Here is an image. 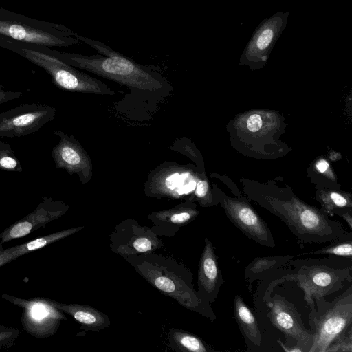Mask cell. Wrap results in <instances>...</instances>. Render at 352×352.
<instances>
[{
	"mask_svg": "<svg viewBox=\"0 0 352 352\" xmlns=\"http://www.w3.org/2000/svg\"><path fill=\"white\" fill-rule=\"evenodd\" d=\"M76 37L98 54L87 56L60 52L54 54L66 63L129 87L155 91L163 87L162 77L153 66L142 65L111 48L104 43L76 34Z\"/></svg>",
	"mask_w": 352,
	"mask_h": 352,
	"instance_id": "1",
	"label": "cell"
},
{
	"mask_svg": "<svg viewBox=\"0 0 352 352\" xmlns=\"http://www.w3.org/2000/svg\"><path fill=\"white\" fill-rule=\"evenodd\" d=\"M122 257L162 294L190 311L211 320L216 319L210 303L195 289L192 274L177 260L154 252Z\"/></svg>",
	"mask_w": 352,
	"mask_h": 352,
	"instance_id": "2",
	"label": "cell"
},
{
	"mask_svg": "<svg viewBox=\"0 0 352 352\" xmlns=\"http://www.w3.org/2000/svg\"><path fill=\"white\" fill-rule=\"evenodd\" d=\"M0 47L42 68L51 76L53 84L62 90L100 95L115 94V91L102 81L60 60L52 47L10 41H0Z\"/></svg>",
	"mask_w": 352,
	"mask_h": 352,
	"instance_id": "3",
	"label": "cell"
},
{
	"mask_svg": "<svg viewBox=\"0 0 352 352\" xmlns=\"http://www.w3.org/2000/svg\"><path fill=\"white\" fill-rule=\"evenodd\" d=\"M0 41L36 44L49 47L79 44L76 33L59 23L30 18L0 8Z\"/></svg>",
	"mask_w": 352,
	"mask_h": 352,
	"instance_id": "4",
	"label": "cell"
},
{
	"mask_svg": "<svg viewBox=\"0 0 352 352\" xmlns=\"http://www.w3.org/2000/svg\"><path fill=\"white\" fill-rule=\"evenodd\" d=\"M313 340L309 352H326L327 348L352 327V286L329 302L322 301L309 314Z\"/></svg>",
	"mask_w": 352,
	"mask_h": 352,
	"instance_id": "5",
	"label": "cell"
},
{
	"mask_svg": "<svg viewBox=\"0 0 352 352\" xmlns=\"http://www.w3.org/2000/svg\"><path fill=\"white\" fill-rule=\"evenodd\" d=\"M302 264V263H300ZM293 280L304 292V300L311 308L325 300V297L342 289L346 281L351 282V267L335 268L326 265L305 263L296 272L283 276L282 280Z\"/></svg>",
	"mask_w": 352,
	"mask_h": 352,
	"instance_id": "6",
	"label": "cell"
},
{
	"mask_svg": "<svg viewBox=\"0 0 352 352\" xmlns=\"http://www.w3.org/2000/svg\"><path fill=\"white\" fill-rule=\"evenodd\" d=\"M1 297L23 309V329L33 337L45 338L54 336L61 321L67 320L65 313L56 307L49 298L35 297L25 299L7 294H3Z\"/></svg>",
	"mask_w": 352,
	"mask_h": 352,
	"instance_id": "7",
	"label": "cell"
},
{
	"mask_svg": "<svg viewBox=\"0 0 352 352\" xmlns=\"http://www.w3.org/2000/svg\"><path fill=\"white\" fill-rule=\"evenodd\" d=\"M196 182L191 168L168 162L149 173L144 184V192L150 197L182 199L194 192Z\"/></svg>",
	"mask_w": 352,
	"mask_h": 352,
	"instance_id": "8",
	"label": "cell"
},
{
	"mask_svg": "<svg viewBox=\"0 0 352 352\" xmlns=\"http://www.w3.org/2000/svg\"><path fill=\"white\" fill-rule=\"evenodd\" d=\"M56 108L39 103L23 104L0 113V138L26 136L54 120Z\"/></svg>",
	"mask_w": 352,
	"mask_h": 352,
	"instance_id": "9",
	"label": "cell"
},
{
	"mask_svg": "<svg viewBox=\"0 0 352 352\" xmlns=\"http://www.w3.org/2000/svg\"><path fill=\"white\" fill-rule=\"evenodd\" d=\"M109 242L111 251L122 256L155 252L164 247L151 227L141 226L131 218L116 226L109 235Z\"/></svg>",
	"mask_w": 352,
	"mask_h": 352,
	"instance_id": "10",
	"label": "cell"
},
{
	"mask_svg": "<svg viewBox=\"0 0 352 352\" xmlns=\"http://www.w3.org/2000/svg\"><path fill=\"white\" fill-rule=\"evenodd\" d=\"M289 12H278L265 19L256 28L241 57L240 64H265L287 25Z\"/></svg>",
	"mask_w": 352,
	"mask_h": 352,
	"instance_id": "11",
	"label": "cell"
},
{
	"mask_svg": "<svg viewBox=\"0 0 352 352\" xmlns=\"http://www.w3.org/2000/svg\"><path fill=\"white\" fill-rule=\"evenodd\" d=\"M265 300L270 308L268 317L272 324L283 332L285 337L294 339L303 352H309L312 344L313 335L311 330L305 328L295 306L278 294L271 297L270 293V296H266Z\"/></svg>",
	"mask_w": 352,
	"mask_h": 352,
	"instance_id": "12",
	"label": "cell"
},
{
	"mask_svg": "<svg viewBox=\"0 0 352 352\" xmlns=\"http://www.w3.org/2000/svg\"><path fill=\"white\" fill-rule=\"evenodd\" d=\"M54 133L60 139L51 153L56 168L76 175L82 184L89 183L92 179L93 165L87 151L72 135L59 129Z\"/></svg>",
	"mask_w": 352,
	"mask_h": 352,
	"instance_id": "13",
	"label": "cell"
},
{
	"mask_svg": "<svg viewBox=\"0 0 352 352\" xmlns=\"http://www.w3.org/2000/svg\"><path fill=\"white\" fill-rule=\"evenodd\" d=\"M69 208V205L62 200L43 197L32 212L9 226L0 234L1 243L3 244L25 236L40 228H44L50 222L64 215Z\"/></svg>",
	"mask_w": 352,
	"mask_h": 352,
	"instance_id": "14",
	"label": "cell"
},
{
	"mask_svg": "<svg viewBox=\"0 0 352 352\" xmlns=\"http://www.w3.org/2000/svg\"><path fill=\"white\" fill-rule=\"evenodd\" d=\"M223 206L230 221L247 237L263 246L274 247L276 241L267 224L248 203L228 199Z\"/></svg>",
	"mask_w": 352,
	"mask_h": 352,
	"instance_id": "15",
	"label": "cell"
},
{
	"mask_svg": "<svg viewBox=\"0 0 352 352\" xmlns=\"http://www.w3.org/2000/svg\"><path fill=\"white\" fill-rule=\"evenodd\" d=\"M198 214L194 201L186 199L172 208L151 212L147 218L153 223L151 228L155 234L173 237L182 227L195 220Z\"/></svg>",
	"mask_w": 352,
	"mask_h": 352,
	"instance_id": "16",
	"label": "cell"
},
{
	"mask_svg": "<svg viewBox=\"0 0 352 352\" xmlns=\"http://www.w3.org/2000/svg\"><path fill=\"white\" fill-rule=\"evenodd\" d=\"M223 283L213 245L209 239L206 238L198 267L197 292L206 302L210 304L217 298Z\"/></svg>",
	"mask_w": 352,
	"mask_h": 352,
	"instance_id": "17",
	"label": "cell"
},
{
	"mask_svg": "<svg viewBox=\"0 0 352 352\" xmlns=\"http://www.w3.org/2000/svg\"><path fill=\"white\" fill-rule=\"evenodd\" d=\"M52 304L65 314L71 316L84 331L99 332L108 328L111 324L109 317L94 307L77 304L65 303L52 299Z\"/></svg>",
	"mask_w": 352,
	"mask_h": 352,
	"instance_id": "18",
	"label": "cell"
},
{
	"mask_svg": "<svg viewBox=\"0 0 352 352\" xmlns=\"http://www.w3.org/2000/svg\"><path fill=\"white\" fill-rule=\"evenodd\" d=\"M84 226L74 227L42 236L28 242L3 249L0 252V267L31 252L43 248L50 244L69 236L81 230Z\"/></svg>",
	"mask_w": 352,
	"mask_h": 352,
	"instance_id": "19",
	"label": "cell"
},
{
	"mask_svg": "<svg viewBox=\"0 0 352 352\" xmlns=\"http://www.w3.org/2000/svg\"><path fill=\"white\" fill-rule=\"evenodd\" d=\"M234 318L246 341L260 346L261 334L258 322L241 296L236 294L234 299Z\"/></svg>",
	"mask_w": 352,
	"mask_h": 352,
	"instance_id": "20",
	"label": "cell"
},
{
	"mask_svg": "<svg viewBox=\"0 0 352 352\" xmlns=\"http://www.w3.org/2000/svg\"><path fill=\"white\" fill-rule=\"evenodd\" d=\"M167 338L169 347L175 351L208 352L210 351L200 338L183 329H170Z\"/></svg>",
	"mask_w": 352,
	"mask_h": 352,
	"instance_id": "21",
	"label": "cell"
},
{
	"mask_svg": "<svg viewBox=\"0 0 352 352\" xmlns=\"http://www.w3.org/2000/svg\"><path fill=\"white\" fill-rule=\"evenodd\" d=\"M294 258L292 255L256 257L245 268V278L250 285L256 279L263 276L271 270L286 264Z\"/></svg>",
	"mask_w": 352,
	"mask_h": 352,
	"instance_id": "22",
	"label": "cell"
},
{
	"mask_svg": "<svg viewBox=\"0 0 352 352\" xmlns=\"http://www.w3.org/2000/svg\"><path fill=\"white\" fill-rule=\"evenodd\" d=\"M0 170L16 173L23 171L22 166L11 146L3 140H0Z\"/></svg>",
	"mask_w": 352,
	"mask_h": 352,
	"instance_id": "23",
	"label": "cell"
},
{
	"mask_svg": "<svg viewBox=\"0 0 352 352\" xmlns=\"http://www.w3.org/2000/svg\"><path fill=\"white\" fill-rule=\"evenodd\" d=\"M342 240L344 239L340 240V241L337 243H334L320 250L301 254L300 255L322 254L344 256L351 259L352 256V240L351 238L346 241Z\"/></svg>",
	"mask_w": 352,
	"mask_h": 352,
	"instance_id": "24",
	"label": "cell"
},
{
	"mask_svg": "<svg viewBox=\"0 0 352 352\" xmlns=\"http://www.w3.org/2000/svg\"><path fill=\"white\" fill-rule=\"evenodd\" d=\"M321 199L326 212L331 215H333V212L336 208L351 207L350 199L337 192L324 194L321 196Z\"/></svg>",
	"mask_w": 352,
	"mask_h": 352,
	"instance_id": "25",
	"label": "cell"
},
{
	"mask_svg": "<svg viewBox=\"0 0 352 352\" xmlns=\"http://www.w3.org/2000/svg\"><path fill=\"white\" fill-rule=\"evenodd\" d=\"M19 334V329L0 324V350L12 347Z\"/></svg>",
	"mask_w": 352,
	"mask_h": 352,
	"instance_id": "26",
	"label": "cell"
},
{
	"mask_svg": "<svg viewBox=\"0 0 352 352\" xmlns=\"http://www.w3.org/2000/svg\"><path fill=\"white\" fill-rule=\"evenodd\" d=\"M326 352H352V327L333 342Z\"/></svg>",
	"mask_w": 352,
	"mask_h": 352,
	"instance_id": "27",
	"label": "cell"
},
{
	"mask_svg": "<svg viewBox=\"0 0 352 352\" xmlns=\"http://www.w3.org/2000/svg\"><path fill=\"white\" fill-rule=\"evenodd\" d=\"M22 96V91L7 90L3 85H0V105Z\"/></svg>",
	"mask_w": 352,
	"mask_h": 352,
	"instance_id": "28",
	"label": "cell"
},
{
	"mask_svg": "<svg viewBox=\"0 0 352 352\" xmlns=\"http://www.w3.org/2000/svg\"><path fill=\"white\" fill-rule=\"evenodd\" d=\"M262 126V120L259 115L252 114L247 120L246 126L249 131L255 133L260 130Z\"/></svg>",
	"mask_w": 352,
	"mask_h": 352,
	"instance_id": "29",
	"label": "cell"
},
{
	"mask_svg": "<svg viewBox=\"0 0 352 352\" xmlns=\"http://www.w3.org/2000/svg\"><path fill=\"white\" fill-rule=\"evenodd\" d=\"M277 342L279 344L281 349L286 352H303V350L297 344L296 346H290L283 343L279 339L277 340Z\"/></svg>",
	"mask_w": 352,
	"mask_h": 352,
	"instance_id": "30",
	"label": "cell"
},
{
	"mask_svg": "<svg viewBox=\"0 0 352 352\" xmlns=\"http://www.w3.org/2000/svg\"><path fill=\"white\" fill-rule=\"evenodd\" d=\"M329 166V164L325 160H320L316 164V168L320 173L325 172Z\"/></svg>",
	"mask_w": 352,
	"mask_h": 352,
	"instance_id": "31",
	"label": "cell"
},
{
	"mask_svg": "<svg viewBox=\"0 0 352 352\" xmlns=\"http://www.w3.org/2000/svg\"><path fill=\"white\" fill-rule=\"evenodd\" d=\"M340 215L342 216V218L346 221V223H348L349 228L351 229L352 228V215H351V211L345 212L344 213H341Z\"/></svg>",
	"mask_w": 352,
	"mask_h": 352,
	"instance_id": "32",
	"label": "cell"
},
{
	"mask_svg": "<svg viewBox=\"0 0 352 352\" xmlns=\"http://www.w3.org/2000/svg\"><path fill=\"white\" fill-rule=\"evenodd\" d=\"M3 250V243H0V252Z\"/></svg>",
	"mask_w": 352,
	"mask_h": 352,
	"instance_id": "33",
	"label": "cell"
}]
</instances>
